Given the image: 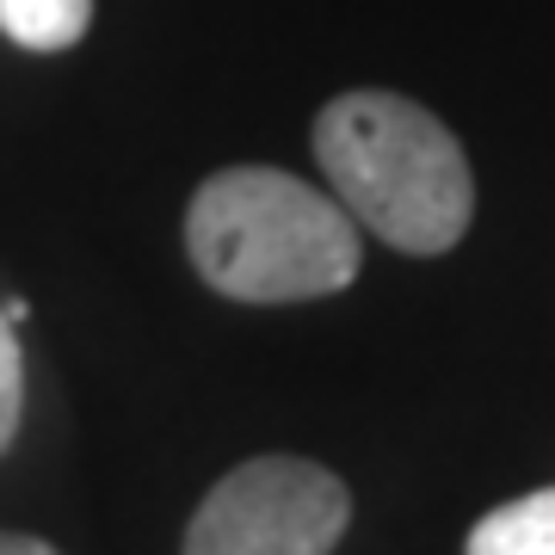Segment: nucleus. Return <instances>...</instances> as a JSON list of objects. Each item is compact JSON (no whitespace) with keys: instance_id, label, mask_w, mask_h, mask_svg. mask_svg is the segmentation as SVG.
<instances>
[{"instance_id":"nucleus-7","label":"nucleus","mask_w":555,"mask_h":555,"mask_svg":"<svg viewBox=\"0 0 555 555\" xmlns=\"http://www.w3.org/2000/svg\"><path fill=\"white\" fill-rule=\"evenodd\" d=\"M0 555H56L43 537H25V531H0Z\"/></svg>"},{"instance_id":"nucleus-1","label":"nucleus","mask_w":555,"mask_h":555,"mask_svg":"<svg viewBox=\"0 0 555 555\" xmlns=\"http://www.w3.org/2000/svg\"><path fill=\"white\" fill-rule=\"evenodd\" d=\"M315 155L346 217L401 254H444L476 217L469 155L401 93H339L315 118Z\"/></svg>"},{"instance_id":"nucleus-4","label":"nucleus","mask_w":555,"mask_h":555,"mask_svg":"<svg viewBox=\"0 0 555 555\" xmlns=\"http://www.w3.org/2000/svg\"><path fill=\"white\" fill-rule=\"evenodd\" d=\"M463 555H555V488H537L525 500H506L481 518Z\"/></svg>"},{"instance_id":"nucleus-3","label":"nucleus","mask_w":555,"mask_h":555,"mask_svg":"<svg viewBox=\"0 0 555 555\" xmlns=\"http://www.w3.org/2000/svg\"><path fill=\"white\" fill-rule=\"evenodd\" d=\"M352 494L309 456H247L204 494L185 555H334Z\"/></svg>"},{"instance_id":"nucleus-2","label":"nucleus","mask_w":555,"mask_h":555,"mask_svg":"<svg viewBox=\"0 0 555 555\" xmlns=\"http://www.w3.org/2000/svg\"><path fill=\"white\" fill-rule=\"evenodd\" d=\"M185 254L235 302H309L358 278V222L278 167H229L185 210Z\"/></svg>"},{"instance_id":"nucleus-5","label":"nucleus","mask_w":555,"mask_h":555,"mask_svg":"<svg viewBox=\"0 0 555 555\" xmlns=\"http://www.w3.org/2000/svg\"><path fill=\"white\" fill-rule=\"evenodd\" d=\"M93 25V0H0V31L20 50H75Z\"/></svg>"},{"instance_id":"nucleus-6","label":"nucleus","mask_w":555,"mask_h":555,"mask_svg":"<svg viewBox=\"0 0 555 555\" xmlns=\"http://www.w3.org/2000/svg\"><path fill=\"white\" fill-rule=\"evenodd\" d=\"M20 408H25V358H20V334L0 309V451L20 438Z\"/></svg>"}]
</instances>
